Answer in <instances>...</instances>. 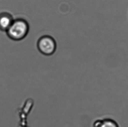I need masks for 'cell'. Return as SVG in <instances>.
<instances>
[{
	"mask_svg": "<svg viewBox=\"0 0 128 127\" xmlns=\"http://www.w3.org/2000/svg\"><path fill=\"white\" fill-rule=\"evenodd\" d=\"M30 26L28 22L22 18L14 20L10 27L6 32L10 39L19 41L24 39L28 35Z\"/></svg>",
	"mask_w": 128,
	"mask_h": 127,
	"instance_id": "obj_1",
	"label": "cell"
},
{
	"mask_svg": "<svg viewBox=\"0 0 128 127\" xmlns=\"http://www.w3.org/2000/svg\"><path fill=\"white\" fill-rule=\"evenodd\" d=\"M37 45L39 52L46 56L53 55L56 49L55 40L51 36L48 35L40 37L38 41Z\"/></svg>",
	"mask_w": 128,
	"mask_h": 127,
	"instance_id": "obj_2",
	"label": "cell"
},
{
	"mask_svg": "<svg viewBox=\"0 0 128 127\" xmlns=\"http://www.w3.org/2000/svg\"><path fill=\"white\" fill-rule=\"evenodd\" d=\"M14 19L10 14L7 13L0 14V30L6 31L10 27Z\"/></svg>",
	"mask_w": 128,
	"mask_h": 127,
	"instance_id": "obj_3",
	"label": "cell"
},
{
	"mask_svg": "<svg viewBox=\"0 0 128 127\" xmlns=\"http://www.w3.org/2000/svg\"><path fill=\"white\" fill-rule=\"evenodd\" d=\"M92 127H120L117 122L110 118L98 119L94 122Z\"/></svg>",
	"mask_w": 128,
	"mask_h": 127,
	"instance_id": "obj_4",
	"label": "cell"
}]
</instances>
